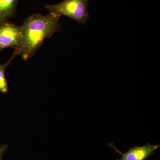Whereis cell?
<instances>
[{
    "label": "cell",
    "mask_w": 160,
    "mask_h": 160,
    "mask_svg": "<svg viewBox=\"0 0 160 160\" xmlns=\"http://www.w3.org/2000/svg\"><path fill=\"white\" fill-rule=\"evenodd\" d=\"M60 17L54 13L47 15L33 13L26 18L21 26L22 42L19 54L24 61L34 55L46 39L61 30Z\"/></svg>",
    "instance_id": "6da1fadb"
},
{
    "label": "cell",
    "mask_w": 160,
    "mask_h": 160,
    "mask_svg": "<svg viewBox=\"0 0 160 160\" xmlns=\"http://www.w3.org/2000/svg\"><path fill=\"white\" fill-rule=\"evenodd\" d=\"M88 4V0H64L58 4L46 5V8L60 17L66 16L79 24H85L89 18Z\"/></svg>",
    "instance_id": "7a4b0ae2"
},
{
    "label": "cell",
    "mask_w": 160,
    "mask_h": 160,
    "mask_svg": "<svg viewBox=\"0 0 160 160\" xmlns=\"http://www.w3.org/2000/svg\"><path fill=\"white\" fill-rule=\"evenodd\" d=\"M22 42L21 26L4 22L0 24V52L8 48H12L18 52Z\"/></svg>",
    "instance_id": "3957f363"
},
{
    "label": "cell",
    "mask_w": 160,
    "mask_h": 160,
    "mask_svg": "<svg viewBox=\"0 0 160 160\" xmlns=\"http://www.w3.org/2000/svg\"><path fill=\"white\" fill-rule=\"evenodd\" d=\"M159 147L160 145L149 144L145 146H135L125 153L121 152L122 158L117 160H144Z\"/></svg>",
    "instance_id": "277c9868"
},
{
    "label": "cell",
    "mask_w": 160,
    "mask_h": 160,
    "mask_svg": "<svg viewBox=\"0 0 160 160\" xmlns=\"http://www.w3.org/2000/svg\"><path fill=\"white\" fill-rule=\"evenodd\" d=\"M18 0H0V24L15 16Z\"/></svg>",
    "instance_id": "5b68a950"
},
{
    "label": "cell",
    "mask_w": 160,
    "mask_h": 160,
    "mask_svg": "<svg viewBox=\"0 0 160 160\" xmlns=\"http://www.w3.org/2000/svg\"><path fill=\"white\" fill-rule=\"evenodd\" d=\"M18 55V52L14 50L11 58L6 63L0 65V92L3 93H7L9 92L8 84L5 75V70L6 67L10 65L12 60Z\"/></svg>",
    "instance_id": "8992f818"
},
{
    "label": "cell",
    "mask_w": 160,
    "mask_h": 160,
    "mask_svg": "<svg viewBox=\"0 0 160 160\" xmlns=\"http://www.w3.org/2000/svg\"><path fill=\"white\" fill-rule=\"evenodd\" d=\"M8 149V146L6 144H2L0 146V160H3L2 156L3 155L7 152Z\"/></svg>",
    "instance_id": "52a82bcc"
}]
</instances>
